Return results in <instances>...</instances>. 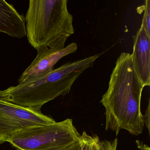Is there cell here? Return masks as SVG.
<instances>
[{
  "label": "cell",
  "mask_w": 150,
  "mask_h": 150,
  "mask_svg": "<svg viewBox=\"0 0 150 150\" xmlns=\"http://www.w3.org/2000/svg\"><path fill=\"white\" fill-rule=\"evenodd\" d=\"M144 87L135 71L131 54L122 52L100 101L106 110V130H111L116 136L121 129L134 136L142 133L144 124L140 104Z\"/></svg>",
  "instance_id": "6da1fadb"
},
{
  "label": "cell",
  "mask_w": 150,
  "mask_h": 150,
  "mask_svg": "<svg viewBox=\"0 0 150 150\" xmlns=\"http://www.w3.org/2000/svg\"><path fill=\"white\" fill-rule=\"evenodd\" d=\"M101 55L99 53L65 63L17 86L0 90V98L20 106L41 110L47 103L68 94L80 75L93 66Z\"/></svg>",
  "instance_id": "7a4b0ae2"
},
{
  "label": "cell",
  "mask_w": 150,
  "mask_h": 150,
  "mask_svg": "<svg viewBox=\"0 0 150 150\" xmlns=\"http://www.w3.org/2000/svg\"><path fill=\"white\" fill-rule=\"evenodd\" d=\"M67 0H30L25 18L27 37L36 50L50 47L62 35L74 33Z\"/></svg>",
  "instance_id": "3957f363"
},
{
  "label": "cell",
  "mask_w": 150,
  "mask_h": 150,
  "mask_svg": "<svg viewBox=\"0 0 150 150\" xmlns=\"http://www.w3.org/2000/svg\"><path fill=\"white\" fill-rule=\"evenodd\" d=\"M81 137L72 119L67 118L23 130L8 142L19 150H65L79 142Z\"/></svg>",
  "instance_id": "277c9868"
},
{
  "label": "cell",
  "mask_w": 150,
  "mask_h": 150,
  "mask_svg": "<svg viewBox=\"0 0 150 150\" xmlns=\"http://www.w3.org/2000/svg\"><path fill=\"white\" fill-rule=\"evenodd\" d=\"M56 121L41 110L26 108L0 98V143L8 141L23 130Z\"/></svg>",
  "instance_id": "5b68a950"
},
{
  "label": "cell",
  "mask_w": 150,
  "mask_h": 150,
  "mask_svg": "<svg viewBox=\"0 0 150 150\" xmlns=\"http://www.w3.org/2000/svg\"><path fill=\"white\" fill-rule=\"evenodd\" d=\"M69 37L67 35L62 36L50 47H42L37 50L35 58L20 76L18 83L51 71L62 58L76 52L78 46L75 43L65 46Z\"/></svg>",
  "instance_id": "8992f818"
},
{
  "label": "cell",
  "mask_w": 150,
  "mask_h": 150,
  "mask_svg": "<svg viewBox=\"0 0 150 150\" xmlns=\"http://www.w3.org/2000/svg\"><path fill=\"white\" fill-rule=\"evenodd\" d=\"M131 54L135 71L144 87L150 86V38L143 25L132 37Z\"/></svg>",
  "instance_id": "52a82bcc"
},
{
  "label": "cell",
  "mask_w": 150,
  "mask_h": 150,
  "mask_svg": "<svg viewBox=\"0 0 150 150\" xmlns=\"http://www.w3.org/2000/svg\"><path fill=\"white\" fill-rule=\"evenodd\" d=\"M0 32L19 39L27 36L24 16L4 0H0Z\"/></svg>",
  "instance_id": "ba28073f"
},
{
  "label": "cell",
  "mask_w": 150,
  "mask_h": 150,
  "mask_svg": "<svg viewBox=\"0 0 150 150\" xmlns=\"http://www.w3.org/2000/svg\"><path fill=\"white\" fill-rule=\"evenodd\" d=\"M100 138L97 135H88L83 132L81 137V150H99Z\"/></svg>",
  "instance_id": "9c48e42d"
},
{
  "label": "cell",
  "mask_w": 150,
  "mask_h": 150,
  "mask_svg": "<svg viewBox=\"0 0 150 150\" xmlns=\"http://www.w3.org/2000/svg\"><path fill=\"white\" fill-rule=\"evenodd\" d=\"M144 7V13L141 24L145 30L147 35L150 38V1L146 0Z\"/></svg>",
  "instance_id": "30bf717a"
},
{
  "label": "cell",
  "mask_w": 150,
  "mask_h": 150,
  "mask_svg": "<svg viewBox=\"0 0 150 150\" xmlns=\"http://www.w3.org/2000/svg\"><path fill=\"white\" fill-rule=\"evenodd\" d=\"M118 139H115L111 141L103 140L100 141L99 150H117Z\"/></svg>",
  "instance_id": "8fae6325"
},
{
  "label": "cell",
  "mask_w": 150,
  "mask_h": 150,
  "mask_svg": "<svg viewBox=\"0 0 150 150\" xmlns=\"http://www.w3.org/2000/svg\"><path fill=\"white\" fill-rule=\"evenodd\" d=\"M150 98L148 99V104L147 108L145 111V114L142 116V119L144 124L145 125L150 134Z\"/></svg>",
  "instance_id": "7c38bea8"
},
{
  "label": "cell",
  "mask_w": 150,
  "mask_h": 150,
  "mask_svg": "<svg viewBox=\"0 0 150 150\" xmlns=\"http://www.w3.org/2000/svg\"><path fill=\"white\" fill-rule=\"evenodd\" d=\"M136 144L138 148L140 150H150V147L148 146L143 144L139 140H136Z\"/></svg>",
  "instance_id": "4fadbf2b"
},
{
  "label": "cell",
  "mask_w": 150,
  "mask_h": 150,
  "mask_svg": "<svg viewBox=\"0 0 150 150\" xmlns=\"http://www.w3.org/2000/svg\"><path fill=\"white\" fill-rule=\"evenodd\" d=\"M81 150V147L80 143V142L75 143L72 146H70L67 149H66L65 150Z\"/></svg>",
  "instance_id": "5bb4252c"
},
{
  "label": "cell",
  "mask_w": 150,
  "mask_h": 150,
  "mask_svg": "<svg viewBox=\"0 0 150 150\" xmlns=\"http://www.w3.org/2000/svg\"><path fill=\"white\" fill-rule=\"evenodd\" d=\"M0 144H1V143H0Z\"/></svg>",
  "instance_id": "9a60e30c"
}]
</instances>
